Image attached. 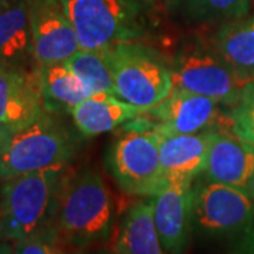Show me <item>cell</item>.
Listing matches in <instances>:
<instances>
[{
  "label": "cell",
  "mask_w": 254,
  "mask_h": 254,
  "mask_svg": "<svg viewBox=\"0 0 254 254\" xmlns=\"http://www.w3.org/2000/svg\"><path fill=\"white\" fill-rule=\"evenodd\" d=\"M181 4L192 21L222 26L246 17L250 10V0H181Z\"/></svg>",
  "instance_id": "cell-21"
},
{
  "label": "cell",
  "mask_w": 254,
  "mask_h": 254,
  "mask_svg": "<svg viewBox=\"0 0 254 254\" xmlns=\"http://www.w3.org/2000/svg\"><path fill=\"white\" fill-rule=\"evenodd\" d=\"M192 232L203 240L237 243L240 250L254 253V205L249 192L196 178Z\"/></svg>",
  "instance_id": "cell-3"
},
{
  "label": "cell",
  "mask_w": 254,
  "mask_h": 254,
  "mask_svg": "<svg viewBox=\"0 0 254 254\" xmlns=\"http://www.w3.org/2000/svg\"><path fill=\"white\" fill-rule=\"evenodd\" d=\"M38 71L46 112H71L78 103L91 96L83 82L65 63L38 66Z\"/></svg>",
  "instance_id": "cell-19"
},
{
  "label": "cell",
  "mask_w": 254,
  "mask_h": 254,
  "mask_svg": "<svg viewBox=\"0 0 254 254\" xmlns=\"http://www.w3.org/2000/svg\"><path fill=\"white\" fill-rule=\"evenodd\" d=\"M175 89L196 93L232 108L245 83L213 48H190L177 55L170 66Z\"/></svg>",
  "instance_id": "cell-9"
},
{
  "label": "cell",
  "mask_w": 254,
  "mask_h": 254,
  "mask_svg": "<svg viewBox=\"0 0 254 254\" xmlns=\"http://www.w3.org/2000/svg\"><path fill=\"white\" fill-rule=\"evenodd\" d=\"M105 53L115 95L127 103L147 110L174 89L171 68L138 41L119 44Z\"/></svg>",
  "instance_id": "cell-6"
},
{
  "label": "cell",
  "mask_w": 254,
  "mask_h": 254,
  "mask_svg": "<svg viewBox=\"0 0 254 254\" xmlns=\"http://www.w3.org/2000/svg\"><path fill=\"white\" fill-rule=\"evenodd\" d=\"M116 200L95 168L64 175L50 229L68 249L86 250L108 242L116 223Z\"/></svg>",
  "instance_id": "cell-1"
},
{
  "label": "cell",
  "mask_w": 254,
  "mask_h": 254,
  "mask_svg": "<svg viewBox=\"0 0 254 254\" xmlns=\"http://www.w3.org/2000/svg\"><path fill=\"white\" fill-rule=\"evenodd\" d=\"M0 254H14L13 245L9 242H0Z\"/></svg>",
  "instance_id": "cell-24"
},
{
  "label": "cell",
  "mask_w": 254,
  "mask_h": 254,
  "mask_svg": "<svg viewBox=\"0 0 254 254\" xmlns=\"http://www.w3.org/2000/svg\"><path fill=\"white\" fill-rule=\"evenodd\" d=\"M76 151L71 131L44 112L27 126L0 137V182L24 174L68 165Z\"/></svg>",
  "instance_id": "cell-4"
},
{
  "label": "cell",
  "mask_w": 254,
  "mask_h": 254,
  "mask_svg": "<svg viewBox=\"0 0 254 254\" xmlns=\"http://www.w3.org/2000/svg\"><path fill=\"white\" fill-rule=\"evenodd\" d=\"M213 50L245 85L254 81V16L223 24L213 38Z\"/></svg>",
  "instance_id": "cell-18"
},
{
  "label": "cell",
  "mask_w": 254,
  "mask_h": 254,
  "mask_svg": "<svg viewBox=\"0 0 254 254\" xmlns=\"http://www.w3.org/2000/svg\"><path fill=\"white\" fill-rule=\"evenodd\" d=\"M112 253L167 254L154 225V196L137 200L127 209Z\"/></svg>",
  "instance_id": "cell-16"
},
{
  "label": "cell",
  "mask_w": 254,
  "mask_h": 254,
  "mask_svg": "<svg viewBox=\"0 0 254 254\" xmlns=\"http://www.w3.org/2000/svg\"><path fill=\"white\" fill-rule=\"evenodd\" d=\"M216 100L175 89L138 118L125 123L127 130H151L160 136L193 134L205 130H230L229 112Z\"/></svg>",
  "instance_id": "cell-7"
},
{
  "label": "cell",
  "mask_w": 254,
  "mask_h": 254,
  "mask_svg": "<svg viewBox=\"0 0 254 254\" xmlns=\"http://www.w3.org/2000/svg\"><path fill=\"white\" fill-rule=\"evenodd\" d=\"M193 182H170L154 196V225L167 254H187L190 249Z\"/></svg>",
  "instance_id": "cell-12"
},
{
  "label": "cell",
  "mask_w": 254,
  "mask_h": 254,
  "mask_svg": "<svg viewBox=\"0 0 254 254\" xmlns=\"http://www.w3.org/2000/svg\"><path fill=\"white\" fill-rule=\"evenodd\" d=\"M247 192H249V195H250V198H252V200H253V205H254V173H253V177H252V180H250V182H249Z\"/></svg>",
  "instance_id": "cell-25"
},
{
  "label": "cell",
  "mask_w": 254,
  "mask_h": 254,
  "mask_svg": "<svg viewBox=\"0 0 254 254\" xmlns=\"http://www.w3.org/2000/svg\"><path fill=\"white\" fill-rule=\"evenodd\" d=\"M108 168L119 188L127 195L155 196L167 185L158 134L151 130H126L110 147Z\"/></svg>",
  "instance_id": "cell-8"
},
{
  "label": "cell",
  "mask_w": 254,
  "mask_h": 254,
  "mask_svg": "<svg viewBox=\"0 0 254 254\" xmlns=\"http://www.w3.org/2000/svg\"><path fill=\"white\" fill-rule=\"evenodd\" d=\"M33 58L27 0H0V65L26 68Z\"/></svg>",
  "instance_id": "cell-17"
},
{
  "label": "cell",
  "mask_w": 254,
  "mask_h": 254,
  "mask_svg": "<svg viewBox=\"0 0 254 254\" xmlns=\"http://www.w3.org/2000/svg\"><path fill=\"white\" fill-rule=\"evenodd\" d=\"M82 50L134 43L145 28V0H61Z\"/></svg>",
  "instance_id": "cell-5"
},
{
  "label": "cell",
  "mask_w": 254,
  "mask_h": 254,
  "mask_svg": "<svg viewBox=\"0 0 254 254\" xmlns=\"http://www.w3.org/2000/svg\"><path fill=\"white\" fill-rule=\"evenodd\" d=\"M218 130H205L193 134L160 136V158L165 182L195 181L206 161Z\"/></svg>",
  "instance_id": "cell-14"
},
{
  "label": "cell",
  "mask_w": 254,
  "mask_h": 254,
  "mask_svg": "<svg viewBox=\"0 0 254 254\" xmlns=\"http://www.w3.org/2000/svg\"><path fill=\"white\" fill-rule=\"evenodd\" d=\"M66 167H53L0 182V242L16 243L50 227Z\"/></svg>",
  "instance_id": "cell-2"
},
{
  "label": "cell",
  "mask_w": 254,
  "mask_h": 254,
  "mask_svg": "<svg viewBox=\"0 0 254 254\" xmlns=\"http://www.w3.org/2000/svg\"><path fill=\"white\" fill-rule=\"evenodd\" d=\"M230 254H254V253H252V252H240V250H235L233 253H230Z\"/></svg>",
  "instance_id": "cell-26"
},
{
  "label": "cell",
  "mask_w": 254,
  "mask_h": 254,
  "mask_svg": "<svg viewBox=\"0 0 254 254\" xmlns=\"http://www.w3.org/2000/svg\"><path fill=\"white\" fill-rule=\"evenodd\" d=\"M44 112L38 68L0 65V137L33 123Z\"/></svg>",
  "instance_id": "cell-11"
},
{
  "label": "cell",
  "mask_w": 254,
  "mask_h": 254,
  "mask_svg": "<svg viewBox=\"0 0 254 254\" xmlns=\"http://www.w3.org/2000/svg\"><path fill=\"white\" fill-rule=\"evenodd\" d=\"M14 254H69L68 247L48 227L34 236L18 240L13 245Z\"/></svg>",
  "instance_id": "cell-23"
},
{
  "label": "cell",
  "mask_w": 254,
  "mask_h": 254,
  "mask_svg": "<svg viewBox=\"0 0 254 254\" xmlns=\"http://www.w3.org/2000/svg\"><path fill=\"white\" fill-rule=\"evenodd\" d=\"M65 64L83 82L91 95H115L113 75L105 51H88L81 48Z\"/></svg>",
  "instance_id": "cell-20"
},
{
  "label": "cell",
  "mask_w": 254,
  "mask_h": 254,
  "mask_svg": "<svg viewBox=\"0 0 254 254\" xmlns=\"http://www.w3.org/2000/svg\"><path fill=\"white\" fill-rule=\"evenodd\" d=\"M254 173V145L232 130H218L199 180L247 190Z\"/></svg>",
  "instance_id": "cell-13"
},
{
  "label": "cell",
  "mask_w": 254,
  "mask_h": 254,
  "mask_svg": "<svg viewBox=\"0 0 254 254\" xmlns=\"http://www.w3.org/2000/svg\"><path fill=\"white\" fill-rule=\"evenodd\" d=\"M105 254H115V253H105Z\"/></svg>",
  "instance_id": "cell-27"
},
{
  "label": "cell",
  "mask_w": 254,
  "mask_h": 254,
  "mask_svg": "<svg viewBox=\"0 0 254 254\" xmlns=\"http://www.w3.org/2000/svg\"><path fill=\"white\" fill-rule=\"evenodd\" d=\"M230 130L254 145V81L247 83L236 105L229 108Z\"/></svg>",
  "instance_id": "cell-22"
},
{
  "label": "cell",
  "mask_w": 254,
  "mask_h": 254,
  "mask_svg": "<svg viewBox=\"0 0 254 254\" xmlns=\"http://www.w3.org/2000/svg\"><path fill=\"white\" fill-rule=\"evenodd\" d=\"M145 110L130 105L116 95H91L75 108L69 115L78 131L86 137H95L115 130L116 127L138 118Z\"/></svg>",
  "instance_id": "cell-15"
},
{
  "label": "cell",
  "mask_w": 254,
  "mask_h": 254,
  "mask_svg": "<svg viewBox=\"0 0 254 254\" xmlns=\"http://www.w3.org/2000/svg\"><path fill=\"white\" fill-rule=\"evenodd\" d=\"M31 51L38 66L65 63L81 50L61 0H27Z\"/></svg>",
  "instance_id": "cell-10"
}]
</instances>
